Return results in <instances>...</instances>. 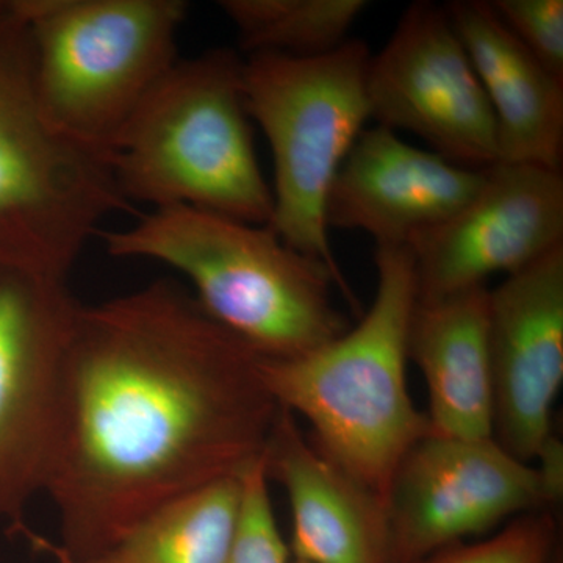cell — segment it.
I'll use <instances>...</instances> for the list:
<instances>
[{
	"label": "cell",
	"mask_w": 563,
	"mask_h": 563,
	"mask_svg": "<svg viewBox=\"0 0 563 563\" xmlns=\"http://www.w3.org/2000/svg\"><path fill=\"white\" fill-rule=\"evenodd\" d=\"M262 357L169 280L81 306L58 379L44 493L60 563H95L144 517L242 477L279 417Z\"/></svg>",
	"instance_id": "cell-1"
},
{
	"label": "cell",
	"mask_w": 563,
	"mask_h": 563,
	"mask_svg": "<svg viewBox=\"0 0 563 563\" xmlns=\"http://www.w3.org/2000/svg\"><path fill=\"white\" fill-rule=\"evenodd\" d=\"M376 272L374 301L354 329L292 361L262 358V374L276 402L309 421L310 442L385 504L396 466L431 426L407 385L412 251L377 246Z\"/></svg>",
	"instance_id": "cell-2"
},
{
	"label": "cell",
	"mask_w": 563,
	"mask_h": 563,
	"mask_svg": "<svg viewBox=\"0 0 563 563\" xmlns=\"http://www.w3.org/2000/svg\"><path fill=\"white\" fill-rule=\"evenodd\" d=\"M118 258H150L184 274L211 320L266 361H292L350 329L325 263L292 250L268 225L190 207L144 214L131 228L99 232Z\"/></svg>",
	"instance_id": "cell-3"
},
{
	"label": "cell",
	"mask_w": 563,
	"mask_h": 563,
	"mask_svg": "<svg viewBox=\"0 0 563 563\" xmlns=\"http://www.w3.org/2000/svg\"><path fill=\"white\" fill-rule=\"evenodd\" d=\"M243 68L228 47L174 63L111 146L125 201L269 225L273 191L252 139Z\"/></svg>",
	"instance_id": "cell-4"
},
{
	"label": "cell",
	"mask_w": 563,
	"mask_h": 563,
	"mask_svg": "<svg viewBox=\"0 0 563 563\" xmlns=\"http://www.w3.org/2000/svg\"><path fill=\"white\" fill-rule=\"evenodd\" d=\"M41 109L66 139L109 162L111 146L173 68L181 0H13Z\"/></svg>",
	"instance_id": "cell-5"
},
{
	"label": "cell",
	"mask_w": 563,
	"mask_h": 563,
	"mask_svg": "<svg viewBox=\"0 0 563 563\" xmlns=\"http://www.w3.org/2000/svg\"><path fill=\"white\" fill-rule=\"evenodd\" d=\"M129 206L109 162L47 120L24 25L0 2V263L68 280L103 220Z\"/></svg>",
	"instance_id": "cell-6"
},
{
	"label": "cell",
	"mask_w": 563,
	"mask_h": 563,
	"mask_svg": "<svg viewBox=\"0 0 563 563\" xmlns=\"http://www.w3.org/2000/svg\"><path fill=\"white\" fill-rule=\"evenodd\" d=\"M372 54L363 41L313 58L244 57V98L268 140L274 161L268 228L292 250L331 268L352 309L361 312L333 257L325 203L336 174L372 118L366 74Z\"/></svg>",
	"instance_id": "cell-7"
},
{
	"label": "cell",
	"mask_w": 563,
	"mask_h": 563,
	"mask_svg": "<svg viewBox=\"0 0 563 563\" xmlns=\"http://www.w3.org/2000/svg\"><path fill=\"white\" fill-rule=\"evenodd\" d=\"M563 462L533 465L490 439L426 433L404 454L385 496L388 563H420L504 520L547 510Z\"/></svg>",
	"instance_id": "cell-8"
},
{
	"label": "cell",
	"mask_w": 563,
	"mask_h": 563,
	"mask_svg": "<svg viewBox=\"0 0 563 563\" xmlns=\"http://www.w3.org/2000/svg\"><path fill=\"white\" fill-rule=\"evenodd\" d=\"M80 303L68 280L0 263V521L46 487L63 355Z\"/></svg>",
	"instance_id": "cell-9"
},
{
	"label": "cell",
	"mask_w": 563,
	"mask_h": 563,
	"mask_svg": "<svg viewBox=\"0 0 563 563\" xmlns=\"http://www.w3.org/2000/svg\"><path fill=\"white\" fill-rule=\"evenodd\" d=\"M372 118L412 132L448 161L485 169L499 163L498 131L473 63L443 7L415 2L366 74Z\"/></svg>",
	"instance_id": "cell-10"
},
{
	"label": "cell",
	"mask_w": 563,
	"mask_h": 563,
	"mask_svg": "<svg viewBox=\"0 0 563 563\" xmlns=\"http://www.w3.org/2000/svg\"><path fill=\"white\" fill-rule=\"evenodd\" d=\"M418 299L481 287L563 246L562 169L496 163L472 201L410 240Z\"/></svg>",
	"instance_id": "cell-11"
},
{
	"label": "cell",
	"mask_w": 563,
	"mask_h": 563,
	"mask_svg": "<svg viewBox=\"0 0 563 563\" xmlns=\"http://www.w3.org/2000/svg\"><path fill=\"white\" fill-rule=\"evenodd\" d=\"M493 439L539 465L562 446L551 413L563 383V246L488 291Z\"/></svg>",
	"instance_id": "cell-12"
},
{
	"label": "cell",
	"mask_w": 563,
	"mask_h": 563,
	"mask_svg": "<svg viewBox=\"0 0 563 563\" xmlns=\"http://www.w3.org/2000/svg\"><path fill=\"white\" fill-rule=\"evenodd\" d=\"M485 169L407 144L384 125L363 129L333 180L325 222L368 233L377 246H407L472 201Z\"/></svg>",
	"instance_id": "cell-13"
},
{
	"label": "cell",
	"mask_w": 563,
	"mask_h": 563,
	"mask_svg": "<svg viewBox=\"0 0 563 563\" xmlns=\"http://www.w3.org/2000/svg\"><path fill=\"white\" fill-rule=\"evenodd\" d=\"M263 465L290 503L292 561L388 563L383 499L329 461L284 407Z\"/></svg>",
	"instance_id": "cell-14"
},
{
	"label": "cell",
	"mask_w": 563,
	"mask_h": 563,
	"mask_svg": "<svg viewBox=\"0 0 563 563\" xmlns=\"http://www.w3.org/2000/svg\"><path fill=\"white\" fill-rule=\"evenodd\" d=\"M490 103L499 162L561 169L563 80L525 49L492 2L444 5Z\"/></svg>",
	"instance_id": "cell-15"
},
{
	"label": "cell",
	"mask_w": 563,
	"mask_h": 563,
	"mask_svg": "<svg viewBox=\"0 0 563 563\" xmlns=\"http://www.w3.org/2000/svg\"><path fill=\"white\" fill-rule=\"evenodd\" d=\"M488 291L481 285L415 303L409 361L424 376L432 433L493 437Z\"/></svg>",
	"instance_id": "cell-16"
},
{
	"label": "cell",
	"mask_w": 563,
	"mask_h": 563,
	"mask_svg": "<svg viewBox=\"0 0 563 563\" xmlns=\"http://www.w3.org/2000/svg\"><path fill=\"white\" fill-rule=\"evenodd\" d=\"M242 477L207 485L158 507L95 563H229L242 507Z\"/></svg>",
	"instance_id": "cell-17"
},
{
	"label": "cell",
	"mask_w": 563,
	"mask_h": 563,
	"mask_svg": "<svg viewBox=\"0 0 563 563\" xmlns=\"http://www.w3.org/2000/svg\"><path fill=\"white\" fill-rule=\"evenodd\" d=\"M246 55L313 58L346 43L365 0H221Z\"/></svg>",
	"instance_id": "cell-18"
},
{
	"label": "cell",
	"mask_w": 563,
	"mask_h": 563,
	"mask_svg": "<svg viewBox=\"0 0 563 563\" xmlns=\"http://www.w3.org/2000/svg\"><path fill=\"white\" fill-rule=\"evenodd\" d=\"M558 525L548 510L520 515L501 532L473 544H453L420 563H550Z\"/></svg>",
	"instance_id": "cell-19"
},
{
	"label": "cell",
	"mask_w": 563,
	"mask_h": 563,
	"mask_svg": "<svg viewBox=\"0 0 563 563\" xmlns=\"http://www.w3.org/2000/svg\"><path fill=\"white\" fill-rule=\"evenodd\" d=\"M229 563H291L269 498L263 457L242 477V507Z\"/></svg>",
	"instance_id": "cell-20"
},
{
	"label": "cell",
	"mask_w": 563,
	"mask_h": 563,
	"mask_svg": "<svg viewBox=\"0 0 563 563\" xmlns=\"http://www.w3.org/2000/svg\"><path fill=\"white\" fill-rule=\"evenodd\" d=\"M492 7L525 49L563 80L562 0H495Z\"/></svg>",
	"instance_id": "cell-21"
},
{
	"label": "cell",
	"mask_w": 563,
	"mask_h": 563,
	"mask_svg": "<svg viewBox=\"0 0 563 563\" xmlns=\"http://www.w3.org/2000/svg\"><path fill=\"white\" fill-rule=\"evenodd\" d=\"M291 563H306V562L291 561Z\"/></svg>",
	"instance_id": "cell-22"
}]
</instances>
